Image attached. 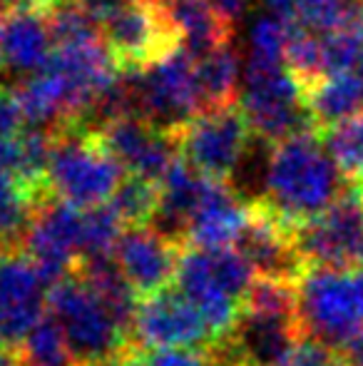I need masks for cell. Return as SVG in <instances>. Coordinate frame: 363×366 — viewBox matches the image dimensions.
Wrapping results in <instances>:
<instances>
[{
    "mask_svg": "<svg viewBox=\"0 0 363 366\" xmlns=\"http://www.w3.org/2000/svg\"><path fill=\"white\" fill-rule=\"evenodd\" d=\"M361 33H363V13H361Z\"/></svg>",
    "mask_w": 363,
    "mask_h": 366,
    "instance_id": "obj_42",
    "label": "cell"
},
{
    "mask_svg": "<svg viewBox=\"0 0 363 366\" xmlns=\"http://www.w3.org/2000/svg\"><path fill=\"white\" fill-rule=\"evenodd\" d=\"M48 8H55V5H68V3H78V0H43Z\"/></svg>",
    "mask_w": 363,
    "mask_h": 366,
    "instance_id": "obj_38",
    "label": "cell"
},
{
    "mask_svg": "<svg viewBox=\"0 0 363 366\" xmlns=\"http://www.w3.org/2000/svg\"><path fill=\"white\" fill-rule=\"evenodd\" d=\"M40 194L15 172L0 167V249L23 247Z\"/></svg>",
    "mask_w": 363,
    "mask_h": 366,
    "instance_id": "obj_21",
    "label": "cell"
},
{
    "mask_svg": "<svg viewBox=\"0 0 363 366\" xmlns=\"http://www.w3.org/2000/svg\"><path fill=\"white\" fill-rule=\"evenodd\" d=\"M257 272L237 247L184 244L177 264V290L199 309L214 337V347L227 342L242 317V304Z\"/></svg>",
    "mask_w": 363,
    "mask_h": 366,
    "instance_id": "obj_3",
    "label": "cell"
},
{
    "mask_svg": "<svg viewBox=\"0 0 363 366\" xmlns=\"http://www.w3.org/2000/svg\"><path fill=\"white\" fill-rule=\"evenodd\" d=\"M102 35L120 70H145L182 45L157 0L125 3L102 23Z\"/></svg>",
    "mask_w": 363,
    "mask_h": 366,
    "instance_id": "obj_11",
    "label": "cell"
},
{
    "mask_svg": "<svg viewBox=\"0 0 363 366\" xmlns=\"http://www.w3.org/2000/svg\"><path fill=\"white\" fill-rule=\"evenodd\" d=\"M92 132L127 174H137L152 182H160L172 162L180 157L172 132L152 125L145 117H122Z\"/></svg>",
    "mask_w": 363,
    "mask_h": 366,
    "instance_id": "obj_15",
    "label": "cell"
},
{
    "mask_svg": "<svg viewBox=\"0 0 363 366\" xmlns=\"http://www.w3.org/2000/svg\"><path fill=\"white\" fill-rule=\"evenodd\" d=\"M78 3L102 25L110 15H115L117 10H120L125 3H130V0H78Z\"/></svg>",
    "mask_w": 363,
    "mask_h": 366,
    "instance_id": "obj_32",
    "label": "cell"
},
{
    "mask_svg": "<svg viewBox=\"0 0 363 366\" xmlns=\"http://www.w3.org/2000/svg\"><path fill=\"white\" fill-rule=\"evenodd\" d=\"M50 8L43 0L13 3L0 23V53L13 75H33L45 68L53 55Z\"/></svg>",
    "mask_w": 363,
    "mask_h": 366,
    "instance_id": "obj_16",
    "label": "cell"
},
{
    "mask_svg": "<svg viewBox=\"0 0 363 366\" xmlns=\"http://www.w3.org/2000/svg\"><path fill=\"white\" fill-rule=\"evenodd\" d=\"M170 132L180 157L187 159L197 172L229 182L247 159L254 137L239 102L199 112Z\"/></svg>",
    "mask_w": 363,
    "mask_h": 366,
    "instance_id": "obj_7",
    "label": "cell"
},
{
    "mask_svg": "<svg viewBox=\"0 0 363 366\" xmlns=\"http://www.w3.org/2000/svg\"><path fill=\"white\" fill-rule=\"evenodd\" d=\"M296 324L304 339L341 359L363 349V267H311L294 280Z\"/></svg>",
    "mask_w": 363,
    "mask_h": 366,
    "instance_id": "obj_2",
    "label": "cell"
},
{
    "mask_svg": "<svg viewBox=\"0 0 363 366\" xmlns=\"http://www.w3.org/2000/svg\"><path fill=\"white\" fill-rule=\"evenodd\" d=\"M294 247L304 267H363V182H349L324 212L294 227Z\"/></svg>",
    "mask_w": 363,
    "mask_h": 366,
    "instance_id": "obj_8",
    "label": "cell"
},
{
    "mask_svg": "<svg viewBox=\"0 0 363 366\" xmlns=\"http://www.w3.org/2000/svg\"><path fill=\"white\" fill-rule=\"evenodd\" d=\"M306 105L319 132L359 115L363 110V82L356 70L321 77L306 87Z\"/></svg>",
    "mask_w": 363,
    "mask_h": 366,
    "instance_id": "obj_20",
    "label": "cell"
},
{
    "mask_svg": "<svg viewBox=\"0 0 363 366\" xmlns=\"http://www.w3.org/2000/svg\"><path fill=\"white\" fill-rule=\"evenodd\" d=\"M125 232V222L112 209V204H100V207L85 209L83 219V259H100V257H112L115 247Z\"/></svg>",
    "mask_w": 363,
    "mask_h": 366,
    "instance_id": "obj_29",
    "label": "cell"
},
{
    "mask_svg": "<svg viewBox=\"0 0 363 366\" xmlns=\"http://www.w3.org/2000/svg\"><path fill=\"white\" fill-rule=\"evenodd\" d=\"M209 3H212L214 10H217V13L232 25L239 23L249 8V0H209Z\"/></svg>",
    "mask_w": 363,
    "mask_h": 366,
    "instance_id": "obj_33",
    "label": "cell"
},
{
    "mask_svg": "<svg viewBox=\"0 0 363 366\" xmlns=\"http://www.w3.org/2000/svg\"><path fill=\"white\" fill-rule=\"evenodd\" d=\"M239 105L254 137L269 145L301 132L319 130L306 105L304 85L286 68V63L269 65L247 60Z\"/></svg>",
    "mask_w": 363,
    "mask_h": 366,
    "instance_id": "obj_6",
    "label": "cell"
},
{
    "mask_svg": "<svg viewBox=\"0 0 363 366\" xmlns=\"http://www.w3.org/2000/svg\"><path fill=\"white\" fill-rule=\"evenodd\" d=\"M3 65H5L3 63V53H0V73H3Z\"/></svg>",
    "mask_w": 363,
    "mask_h": 366,
    "instance_id": "obj_40",
    "label": "cell"
},
{
    "mask_svg": "<svg viewBox=\"0 0 363 366\" xmlns=\"http://www.w3.org/2000/svg\"><path fill=\"white\" fill-rule=\"evenodd\" d=\"M284 63L294 73L296 80L304 85V90L309 85H314V82H319L321 77H326L321 33H314V30L304 28L301 23H294L289 35V45H286Z\"/></svg>",
    "mask_w": 363,
    "mask_h": 366,
    "instance_id": "obj_28",
    "label": "cell"
},
{
    "mask_svg": "<svg viewBox=\"0 0 363 366\" xmlns=\"http://www.w3.org/2000/svg\"><path fill=\"white\" fill-rule=\"evenodd\" d=\"M252 217V204L242 199L229 179H207V187L187 224V239L184 244L207 247H237L244 227Z\"/></svg>",
    "mask_w": 363,
    "mask_h": 366,
    "instance_id": "obj_17",
    "label": "cell"
},
{
    "mask_svg": "<svg viewBox=\"0 0 363 366\" xmlns=\"http://www.w3.org/2000/svg\"><path fill=\"white\" fill-rule=\"evenodd\" d=\"M197 80L204 110L239 102V53L232 43L197 60Z\"/></svg>",
    "mask_w": 363,
    "mask_h": 366,
    "instance_id": "obj_22",
    "label": "cell"
},
{
    "mask_svg": "<svg viewBox=\"0 0 363 366\" xmlns=\"http://www.w3.org/2000/svg\"><path fill=\"white\" fill-rule=\"evenodd\" d=\"M10 5H13V3H10V0H0V23H3V18H5V15H8Z\"/></svg>",
    "mask_w": 363,
    "mask_h": 366,
    "instance_id": "obj_37",
    "label": "cell"
},
{
    "mask_svg": "<svg viewBox=\"0 0 363 366\" xmlns=\"http://www.w3.org/2000/svg\"><path fill=\"white\" fill-rule=\"evenodd\" d=\"M363 0H296L294 18L314 33L359 28Z\"/></svg>",
    "mask_w": 363,
    "mask_h": 366,
    "instance_id": "obj_24",
    "label": "cell"
},
{
    "mask_svg": "<svg viewBox=\"0 0 363 366\" xmlns=\"http://www.w3.org/2000/svg\"><path fill=\"white\" fill-rule=\"evenodd\" d=\"M157 5L194 60L232 43L234 25L227 23L209 0H157Z\"/></svg>",
    "mask_w": 363,
    "mask_h": 366,
    "instance_id": "obj_19",
    "label": "cell"
},
{
    "mask_svg": "<svg viewBox=\"0 0 363 366\" xmlns=\"http://www.w3.org/2000/svg\"><path fill=\"white\" fill-rule=\"evenodd\" d=\"M83 219L85 209L43 192L35 214L25 232L23 249L33 259L48 287L70 277L83 259Z\"/></svg>",
    "mask_w": 363,
    "mask_h": 366,
    "instance_id": "obj_10",
    "label": "cell"
},
{
    "mask_svg": "<svg viewBox=\"0 0 363 366\" xmlns=\"http://www.w3.org/2000/svg\"><path fill=\"white\" fill-rule=\"evenodd\" d=\"M262 3L267 5V10H272V13L286 15V18H294L296 0H262Z\"/></svg>",
    "mask_w": 363,
    "mask_h": 366,
    "instance_id": "obj_34",
    "label": "cell"
},
{
    "mask_svg": "<svg viewBox=\"0 0 363 366\" xmlns=\"http://www.w3.org/2000/svg\"><path fill=\"white\" fill-rule=\"evenodd\" d=\"M296 20L279 13H259L249 28V63H284L286 45Z\"/></svg>",
    "mask_w": 363,
    "mask_h": 366,
    "instance_id": "obj_27",
    "label": "cell"
},
{
    "mask_svg": "<svg viewBox=\"0 0 363 366\" xmlns=\"http://www.w3.org/2000/svg\"><path fill=\"white\" fill-rule=\"evenodd\" d=\"M145 366H217L212 349L199 347H162L142 352Z\"/></svg>",
    "mask_w": 363,
    "mask_h": 366,
    "instance_id": "obj_30",
    "label": "cell"
},
{
    "mask_svg": "<svg viewBox=\"0 0 363 366\" xmlns=\"http://www.w3.org/2000/svg\"><path fill=\"white\" fill-rule=\"evenodd\" d=\"M324 145L349 182H363V110L321 132Z\"/></svg>",
    "mask_w": 363,
    "mask_h": 366,
    "instance_id": "obj_25",
    "label": "cell"
},
{
    "mask_svg": "<svg viewBox=\"0 0 363 366\" xmlns=\"http://www.w3.org/2000/svg\"><path fill=\"white\" fill-rule=\"evenodd\" d=\"M217 366H234V364H224V362H219Z\"/></svg>",
    "mask_w": 363,
    "mask_h": 366,
    "instance_id": "obj_41",
    "label": "cell"
},
{
    "mask_svg": "<svg viewBox=\"0 0 363 366\" xmlns=\"http://www.w3.org/2000/svg\"><path fill=\"white\" fill-rule=\"evenodd\" d=\"M346 366H363V349H359V352H354L351 357L344 359Z\"/></svg>",
    "mask_w": 363,
    "mask_h": 366,
    "instance_id": "obj_36",
    "label": "cell"
},
{
    "mask_svg": "<svg viewBox=\"0 0 363 366\" xmlns=\"http://www.w3.org/2000/svg\"><path fill=\"white\" fill-rule=\"evenodd\" d=\"M237 249L259 277L296 280L304 269L294 247V229L259 202H252V217L239 237Z\"/></svg>",
    "mask_w": 363,
    "mask_h": 366,
    "instance_id": "obj_18",
    "label": "cell"
},
{
    "mask_svg": "<svg viewBox=\"0 0 363 366\" xmlns=\"http://www.w3.org/2000/svg\"><path fill=\"white\" fill-rule=\"evenodd\" d=\"M356 73H359L361 82H363V53H361V60H359V65H356Z\"/></svg>",
    "mask_w": 363,
    "mask_h": 366,
    "instance_id": "obj_39",
    "label": "cell"
},
{
    "mask_svg": "<svg viewBox=\"0 0 363 366\" xmlns=\"http://www.w3.org/2000/svg\"><path fill=\"white\" fill-rule=\"evenodd\" d=\"M25 115L15 90L0 87V137H15L25 130Z\"/></svg>",
    "mask_w": 363,
    "mask_h": 366,
    "instance_id": "obj_31",
    "label": "cell"
},
{
    "mask_svg": "<svg viewBox=\"0 0 363 366\" xmlns=\"http://www.w3.org/2000/svg\"><path fill=\"white\" fill-rule=\"evenodd\" d=\"M50 287L23 247L0 249V342L15 347L48 314Z\"/></svg>",
    "mask_w": 363,
    "mask_h": 366,
    "instance_id": "obj_13",
    "label": "cell"
},
{
    "mask_svg": "<svg viewBox=\"0 0 363 366\" xmlns=\"http://www.w3.org/2000/svg\"><path fill=\"white\" fill-rule=\"evenodd\" d=\"M346 184L349 179L329 154L321 132L309 130L274 142L264 159L262 192L254 202L294 229L324 212Z\"/></svg>",
    "mask_w": 363,
    "mask_h": 366,
    "instance_id": "obj_1",
    "label": "cell"
},
{
    "mask_svg": "<svg viewBox=\"0 0 363 366\" xmlns=\"http://www.w3.org/2000/svg\"><path fill=\"white\" fill-rule=\"evenodd\" d=\"M132 342L142 352L162 347H214V337L199 309L172 287L140 299L132 324Z\"/></svg>",
    "mask_w": 363,
    "mask_h": 366,
    "instance_id": "obj_12",
    "label": "cell"
},
{
    "mask_svg": "<svg viewBox=\"0 0 363 366\" xmlns=\"http://www.w3.org/2000/svg\"><path fill=\"white\" fill-rule=\"evenodd\" d=\"M140 117L162 130H177L204 112L197 80V60L184 48H175L145 70H135Z\"/></svg>",
    "mask_w": 363,
    "mask_h": 366,
    "instance_id": "obj_9",
    "label": "cell"
},
{
    "mask_svg": "<svg viewBox=\"0 0 363 366\" xmlns=\"http://www.w3.org/2000/svg\"><path fill=\"white\" fill-rule=\"evenodd\" d=\"M10 3H20V0H10Z\"/></svg>",
    "mask_w": 363,
    "mask_h": 366,
    "instance_id": "obj_43",
    "label": "cell"
},
{
    "mask_svg": "<svg viewBox=\"0 0 363 366\" xmlns=\"http://www.w3.org/2000/svg\"><path fill=\"white\" fill-rule=\"evenodd\" d=\"M182 247L155 224H135L122 232L112 257L137 297L145 299L175 282Z\"/></svg>",
    "mask_w": 363,
    "mask_h": 366,
    "instance_id": "obj_14",
    "label": "cell"
},
{
    "mask_svg": "<svg viewBox=\"0 0 363 366\" xmlns=\"http://www.w3.org/2000/svg\"><path fill=\"white\" fill-rule=\"evenodd\" d=\"M48 309L63 327L80 366H105L137 349L130 329L78 272L50 287Z\"/></svg>",
    "mask_w": 363,
    "mask_h": 366,
    "instance_id": "obj_5",
    "label": "cell"
},
{
    "mask_svg": "<svg viewBox=\"0 0 363 366\" xmlns=\"http://www.w3.org/2000/svg\"><path fill=\"white\" fill-rule=\"evenodd\" d=\"M13 349L18 366H80L63 327L50 314V309Z\"/></svg>",
    "mask_w": 363,
    "mask_h": 366,
    "instance_id": "obj_23",
    "label": "cell"
},
{
    "mask_svg": "<svg viewBox=\"0 0 363 366\" xmlns=\"http://www.w3.org/2000/svg\"><path fill=\"white\" fill-rule=\"evenodd\" d=\"M0 366H18L15 349L8 347V344H3V342H0Z\"/></svg>",
    "mask_w": 363,
    "mask_h": 366,
    "instance_id": "obj_35",
    "label": "cell"
},
{
    "mask_svg": "<svg viewBox=\"0 0 363 366\" xmlns=\"http://www.w3.org/2000/svg\"><path fill=\"white\" fill-rule=\"evenodd\" d=\"M125 167L110 154L100 137L85 127H60L53 132L45 189L80 209L107 204L125 179Z\"/></svg>",
    "mask_w": 363,
    "mask_h": 366,
    "instance_id": "obj_4",
    "label": "cell"
},
{
    "mask_svg": "<svg viewBox=\"0 0 363 366\" xmlns=\"http://www.w3.org/2000/svg\"><path fill=\"white\" fill-rule=\"evenodd\" d=\"M110 204L127 227L152 224L157 207H160V182L137 177V174H125Z\"/></svg>",
    "mask_w": 363,
    "mask_h": 366,
    "instance_id": "obj_26",
    "label": "cell"
}]
</instances>
